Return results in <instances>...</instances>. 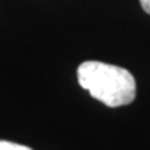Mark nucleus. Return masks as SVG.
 Returning <instances> with one entry per match:
<instances>
[{
  "mask_svg": "<svg viewBox=\"0 0 150 150\" xmlns=\"http://www.w3.org/2000/svg\"><path fill=\"white\" fill-rule=\"evenodd\" d=\"M79 85L108 107L134 102L136 82L128 70L102 61H85L76 71Z\"/></svg>",
  "mask_w": 150,
  "mask_h": 150,
  "instance_id": "1",
  "label": "nucleus"
},
{
  "mask_svg": "<svg viewBox=\"0 0 150 150\" xmlns=\"http://www.w3.org/2000/svg\"><path fill=\"white\" fill-rule=\"evenodd\" d=\"M139 1H140L142 8H143L147 14H150V0H139Z\"/></svg>",
  "mask_w": 150,
  "mask_h": 150,
  "instance_id": "3",
  "label": "nucleus"
},
{
  "mask_svg": "<svg viewBox=\"0 0 150 150\" xmlns=\"http://www.w3.org/2000/svg\"><path fill=\"white\" fill-rule=\"evenodd\" d=\"M0 150H32V149L28 147V146L8 142V140H0Z\"/></svg>",
  "mask_w": 150,
  "mask_h": 150,
  "instance_id": "2",
  "label": "nucleus"
}]
</instances>
